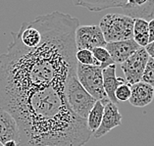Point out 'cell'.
Masks as SVG:
<instances>
[{"mask_svg": "<svg viewBox=\"0 0 154 146\" xmlns=\"http://www.w3.org/2000/svg\"><path fill=\"white\" fill-rule=\"evenodd\" d=\"M91 52L93 56H94V58L96 59V61L100 64L101 69H105L108 66L115 64L105 47H96L94 49H92Z\"/></svg>", "mask_w": 154, "mask_h": 146, "instance_id": "cell-17", "label": "cell"}, {"mask_svg": "<svg viewBox=\"0 0 154 146\" xmlns=\"http://www.w3.org/2000/svg\"><path fill=\"white\" fill-rule=\"evenodd\" d=\"M0 146H4V145H3V144L1 143V142H0Z\"/></svg>", "mask_w": 154, "mask_h": 146, "instance_id": "cell-24", "label": "cell"}, {"mask_svg": "<svg viewBox=\"0 0 154 146\" xmlns=\"http://www.w3.org/2000/svg\"><path fill=\"white\" fill-rule=\"evenodd\" d=\"M76 60L78 63H80V64H82V65L100 67V64L96 61V59L94 58V56H93L92 52L91 50H77Z\"/></svg>", "mask_w": 154, "mask_h": 146, "instance_id": "cell-18", "label": "cell"}, {"mask_svg": "<svg viewBox=\"0 0 154 146\" xmlns=\"http://www.w3.org/2000/svg\"><path fill=\"white\" fill-rule=\"evenodd\" d=\"M133 18L125 14H107L101 19L98 27L103 33L106 43L133 39L134 37Z\"/></svg>", "mask_w": 154, "mask_h": 146, "instance_id": "cell-4", "label": "cell"}, {"mask_svg": "<svg viewBox=\"0 0 154 146\" xmlns=\"http://www.w3.org/2000/svg\"><path fill=\"white\" fill-rule=\"evenodd\" d=\"M133 39L142 48H145L149 43L148 21L143 19H136L134 24Z\"/></svg>", "mask_w": 154, "mask_h": 146, "instance_id": "cell-15", "label": "cell"}, {"mask_svg": "<svg viewBox=\"0 0 154 146\" xmlns=\"http://www.w3.org/2000/svg\"><path fill=\"white\" fill-rule=\"evenodd\" d=\"M64 90L49 87L0 99L17 122L18 146H84L89 140L86 120L70 109Z\"/></svg>", "mask_w": 154, "mask_h": 146, "instance_id": "cell-2", "label": "cell"}, {"mask_svg": "<svg viewBox=\"0 0 154 146\" xmlns=\"http://www.w3.org/2000/svg\"><path fill=\"white\" fill-rule=\"evenodd\" d=\"M77 50H92L96 47H105L106 41L98 26H80L75 33Z\"/></svg>", "mask_w": 154, "mask_h": 146, "instance_id": "cell-6", "label": "cell"}, {"mask_svg": "<svg viewBox=\"0 0 154 146\" xmlns=\"http://www.w3.org/2000/svg\"><path fill=\"white\" fill-rule=\"evenodd\" d=\"M102 76H103V87L104 91L106 93L108 99L110 100L115 105H118V100L115 97V92L117 90V88L121 84H126L125 78H119L116 75V66L115 64L108 66L107 68L103 69L102 71Z\"/></svg>", "mask_w": 154, "mask_h": 146, "instance_id": "cell-13", "label": "cell"}, {"mask_svg": "<svg viewBox=\"0 0 154 146\" xmlns=\"http://www.w3.org/2000/svg\"><path fill=\"white\" fill-rule=\"evenodd\" d=\"M125 15L136 19H143V20H152L154 14V1L145 0V1H131L126 0L125 5L122 7Z\"/></svg>", "mask_w": 154, "mask_h": 146, "instance_id": "cell-10", "label": "cell"}, {"mask_svg": "<svg viewBox=\"0 0 154 146\" xmlns=\"http://www.w3.org/2000/svg\"><path fill=\"white\" fill-rule=\"evenodd\" d=\"M148 33H149V43L154 41V19L148 22Z\"/></svg>", "mask_w": 154, "mask_h": 146, "instance_id": "cell-21", "label": "cell"}, {"mask_svg": "<svg viewBox=\"0 0 154 146\" xmlns=\"http://www.w3.org/2000/svg\"><path fill=\"white\" fill-rule=\"evenodd\" d=\"M64 94L70 109L81 119H88L96 100L82 87L76 73L69 77L65 85Z\"/></svg>", "mask_w": 154, "mask_h": 146, "instance_id": "cell-3", "label": "cell"}, {"mask_svg": "<svg viewBox=\"0 0 154 146\" xmlns=\"http://www.w3.org/2000/svg\"><path fill=\"white\" fill-rule=\"evenodd\" d=\"M105 48L115 64H123L141 47L134 39H129L107 43Z\"/></svg>", "mask_w": 154, "mask_h": 146, "instance_id": "cell-8", "label": "cell"}, {"mask_svg": "<svg viewBox=\"0 0 154 146\" xmlns=\"http://www.w3.org/2000/svg\"><path fill=\"white\" fill-rule=\"evenodd\" d=\"M154 98V87L143 81L131 85L130 103L134 107H145L152 102Z\"/></svg>", "mask_w": 154, "mask_h": 146, "instance_id": "cell-12", "label": "cell"}, {"mask_svg": "<svg viewBox=\"0 0 154 146\" xmlns=\"http://www.w3.org/2000/svg\"><path fill=\"white\" fill-rule=\"evenodd\" d=\"M32 22L41 32L38 45L25 47L11 32L12 42L0 55V99L49 87L65 89L69 77L77 71L75 33L79 19L54 11Z\"/></svg>", "mask_w": 154, "mask_h": 146, "instance_id": "cell-1", "label": "cell"}, {"mask_svg": "<svg viewBox=\"0 0 154 146\" xmlns=\"http://www.w3.org/2000/svg\"><path fill=\"white\" fill-rule=\"evenodd\" d=\"M46 146H47V145H46Z\"/></svg>", "mask_w": 154, "mask_h": 146, "instance_id": "cell-25", "label": "cell"}, {"mask_svg": "<svg viewBox=\"0 0 154 146\" xmlns=\"http://www.w3.org/2000/svg\"><path fill=\"white\" fill-rule=\"evenodd\" d=\"M141 81L154 87V59L150 57L148 59L147 64H146L143 75H142Z\"/></svg>", "mask_w": 154, "mask_h": 146, "instance_id": "cell-19", "label": "cell"}, {"mask_svg": "<svg viewBox=\"0 0 154 146\" xmlns=\"http://www.w3.org/2000/svg\"><path fill=\"white\" fill-rule=\"evenodd\" d=\"M122 123V115L119 112L117 105H115L109 101L105 104L104 114L101 123L98 129L93 133V136L95 138H100L105 134H107L112 129L121 126Z\"/></svg>", "mask_w": 154, "mask_h": 146, "instance_id": "cell-9", "label": "cell"}, {"mask_svg": "<svg viewBox=\"0 0 154 146\" xmlns=\"http://www.w3.org/2000/svg\"><path fill=\"white\" fill-rule=\"evenodd\" d=\"M149 55L145 48H140L137 52L121 64V69L125 75V80L129 84H134L141 81L146 64L148 62Z\"/></svg>", "mask_w": 154, "mask_h": 146, "instance_id": "cell-7", "label": "cell"}, {"mask_svg": "<svg viewBox=\"0 0 154 146\" xmlns=\"http://www.w3.org/2000/svg\"><path fill=\"white\" fill-rule=\"evenodd\" d=\"M104 107L105 105L101 101H96V103L94 104L91 111L89 112L88 119H86L88 128L92 134L98 129L101 121H102L103 114H104Z\"/></svg>", "mask_w": 154, "mask_h": 146, "instance_id": "cell-16", "label": "cell"}, {"mask_svg": "<svg viewBox=\"0 0 154 146\" xmlns=\"http://www.w3.org/2000/svg\"><path fill=\"white\" fill-rule=\"evenodd\" d=\"M115 97L118 100V102L129 101L131 97V84L126 82V84L120 85L115 92Z\"/></svg>", "mask_w": 154, "mask_h": 146, "instance_id": "cell-20", "label": "cell"}, {"mask_svg": "<svg viewBox=\"0 0 154 146\" xmlns=\"http://www.w3.org/2000/svg\"><path fill=\"white\" fill-rule=\"evenodd\" d=\"M19 129L16 120L8 111L0 107V142L2 144L8 141L19 143Z\"/></svg>", "mask_w": 154, "mask_h": 146, "instance_id": "cell-11", "label": "cell"}, {"mask_svg": "<svg viewBox=\"0 0 154 146\" xmlns=\"http://www.w3.org/2000/svg\"><path fill=\"white\" fill-rule=\"evenodd\" d=\"M3 145H4V146H18V142L11 140V141L6 142V143H4Z\"/></svg>", "mask_w": 154, "mask_h": 146, "instance_id": "cell-23", "label": "cell"}, {"mask_svg": "<svg viewBox=\"0 0 154 146\" xmlns=\"http://www.w3.org/2000/svg\"><path fill=\"white\" fill-rule=\"evenodd\" d=\"M145 50L147 52V54L149 55V57L154 59V41L148 43V45L145 47Z\"/></svg>", "mask_w": 154, "mask_h": 146, "instance_id": "cell-22", "label": "cell"}, {"mask_svg": "<svg viewBox=\"0 0 154 146\" xmlns=\"http://www.w3.org/2000/svg\"><path fill=\"white\" fill-rule=\"evenodd\" d=\"M102 71L98 66H86L78 63L77 78L80 84L96 101H101L104 105L109 100L104 91Z\"/></svg>", "mask_w": 154, "mask_h": 146, "instance_id": "cell-5", "label": "cell"}, {"mask_svg": "<svg viewBox=\"0 0 154 146\" xmlns=\"http://www.w3.org/2000/svg\"><path fill=\"white\" fill-rule=\"evenodd\" d=\"M126 0H106V1H85V0H80V1H74V4L76 6L85 7L89 11L93 12H99L106 9L112 8H120L125 5Z\"/></svg>", "mask_w": 154, "mask_h": 146, "instance_id": "cell-14", "label": "cell"}]
</instances>
